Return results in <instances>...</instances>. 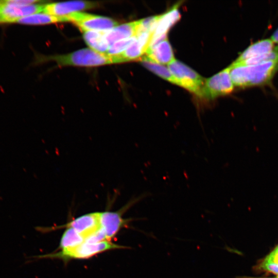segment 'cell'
I'll use <instances>...</instances> for the list:
<instances>
[{
  "instance_id": "1",
  "label": "cell",
  "mask_w": 278,
  "mask_h": 278,
  "mask_svg": "<svg viewBox=\"0 0 278 278\" xmlns=\"http://www.w3.org/2000/svg\"><path fill=\"white\" fill-rule=\"evenodd\" d=\"M229 72L234 86L247 87L269 83L278 70V61H269L254 65L232 63Z\"/></svg>"
},
{
  "instance_id": "2",
  "label": "cell",
  "mask_w": 278,
  "mask_h": 278,
  "mask_svg": "<svg viewBox=\"0 0 278 278\" xmlns=\"http://www.w3.org/2000/svg\"><path fill=\"white\" fill-rule=\"evenodd\" d=\"M127 248L129 249L130 248L113 243L110 240H108L97 242L84 241L79 246L71 249L59 250L57 252L39 255L34 257L38 259H58L63 262H68L72 259H85L106 251Z\"/></svg>"
},
{
  "instance_id": "3",
  "label": "cell",
  "mask_w": 278,
  "mask_h": 278,
  "mask_svg": "<svg viewBox=\"0 0 278 278\" xmlns=\"http://www.w3.org/2000/svg\"><path fill=\"white\" fill-rule=\"evenodd\" d=\"M44 59L62 66H96L120 63L117 55L109 56L91 48H84L66 55L47 56Z\"/></svg>"
},
{
  "instance_id": "4",
  "label": "cell",
  "mask_w": 278,
  "mask_h": 278,
  "mask_svg": "<svg viewBox=\"0 0 278 278\" xmlns=\"http://www.w3.org/2000/svg\"><path fill=\"white\" fill-rule=\"evenodd\" d=\"M148 195V194L145 193L138 197H134L119 210L106 211L100 212V231L106 240H110L122 228L127 227L131 221L135 220L133 218L125 219L123 216L131 206Z\"/></svg>"
},
{
  "instance_id": "5",
  "label": "cell",
  "mask_w": 278,
  "mask_h": 278,
  "mask_svg": "<svg viewBox=\"0 0 278 278\" xmlns=\"http://www.w3.org/2000/svg\"><path fill=\"white\" fill-rule=\"evenodd\" d=\"M168 68L177 85L200 97L205 81L203 78L189 66L176 59L168 64Z\"/></svg>"
},
{
  "instance_id": "6",
  "label": "cell",
  "mask_w": 278,
  "mask_h": 278,
  "mask_svg": "<svg viewBox=\"0 0 278 278\" xmlns=\"http://www.w3.org/2000/svg\"><path fill=\"white\" fill-rule=\"evenodd\" d=\"M234 86L230 75L229 67H228L212 77L205 79L199 97L208 100L226 95L233 91Z\"/></svg>"
},
{
  "instance_id": "7",
  "label": "cell",
  "mask_w": 278,
  "mask_h": 278,
  "mask_svg": "<svg viewBox=\"0 0 278 278\" xmlns=\"http://www.w3.org/2000/svg\"><path fill=\"white\" fill-rule=\"evenodd\" d=\"M83 32L89 31H106L117 26L114 20L107 17L82 12H75L64 16Z\"/></svg>"
},
{
  "instance_id": "8",
  "label": "cell",
  "mask_w": 278,
  "mask_h": 278,
  "mask_svg": "<svg viewBox=\"0 0 278 278\" xmlns=\"http://www.w3.org/2000/svg\"><path fill=\"white\" fill-rule=\"evenodd\" d=\"M44 7L39 4L18 5L4 1L0 6V16L3 23H15L21 18L43 12Z\"/></svg>"
},
{
  "instance_id": "9",
  "label": "cell",
  "mask_w": 278,
  "mask_h": 278,
  "mask_svg": "<svg viewBox=\"0 0 278 278\" xmlns=\"http://www.w3.org/2000/svg\"><path fill=\"white\" fill-rule=\"evenodd\" d=\"M100 212L89 213L78 216L64 225L56 228H71L85 238L100 230Z\"/></svg>"
},
{
  "instance_id": "10",
  "label": "cell",
  "mask_w": 278,
  "mask_h": 278,
  "mask_svg": "<svg viewBox=\"0 0 278 278\" xmlns=\"http://www.w3.org/2000/svg\"><path fill=\"white\" fill-rule=\"evenodd\" d=\"M178 6L175 5L168 11L160 15L148 47L167 39L168 30L180 19Z\"/></svg>"
},
{
  "instance_id": "11",
  "label": "cell",
  "mask_w": 278,
  "mask_h": 278,
  "mask_svg": "<svg viewBox=\"0 0 278 278\" xmlns=\"http://www.w3.org/2000/svg\"><path fill=\"white\" fill-rule=\"evenodd\" d=\"M98 4L88 1H71L51 3L44 5L45 13L57 16H64L78 11L96 7Z\"/></svg>"
},
{
  "instance_id": "12",
  "label": "cell",
  "mask_w": 278,
  "mask_h": 278,
  "mask_svg": "<svg viewBox=\"0 0 278 278\" xmlns=\"http://www.w3.org/2000/svg\"><path fill=\"white\" fill-rule=\"evenodd\" d=\"M276 50H278V46H275L270 38L262 39L249 45L234 62H241Z\"/></svg>"
},
{
  "instance_id": "13",
  "label": "cell",
  "mask_w": 278,
  "mask_h": 278,
  "mask_svg": "<svg viewBox=\"0 0 278 278\" xmlns=\"http://www.w3.org/2000/svg\"><path fill=\"white\" fill-rule=\"evenodd\" d=\"M146 54L149 59L162 65L168 64L175 60L172 48L167 39L149 47Z\"/></svg>"
},
{
  "instance_id": "14",
  "label": "cell",
  "mask_w": 278,
  "mask_h": 278,
  "mask_svg": "<svg viewBox=\"0 0 278 278\" xmlns=\"http://www.w3.org/2000/svg\"><path fill=\"white\" fill-rule=\"evenodd\" d=\"M139 24L140 20L117 25L104 31V37L110 46L116 42L135 36Z\"/></svg>"
},
{
  "instance_id": "15",
  "label": "cell",
  "mask_w": 278,
  "mask_h": 278,
  "mask_svg": "<svg viewBox=\"0 0 278 278\" xmlns=\"http://www.w3.org/2000/svg\"><path fill=\"white\" fill-rule=\"evenodd\" d=\"M83 39L91 49L105 54L109 45L104 37V31H89L83 32Z\"/></svg>"
},
{
  "instance_id": "16",
  "label": "cell",
  "mask_w": 278,
  "mask_h": 278,
  "mask_svg": "<svg viewBox=\"0 0 278 278\" xmlns=\"http://www.w3.org/2000/svg\"><path fill=\"white\" fill-rule=\"evenodd\" d=\"M68 22L65 16H57L45 13H38L19 19L15 23L25 25H44Z\"/></svg>"
},
{
  "instance_id": "17",
  "label": "cell",
  "mask_w": 278,
  "mask_h": 278,
  "mask_svg": "<svg viewBox=\"0 0 278 278\" xmlns=\"http://www.w3.org/2000/svg\"><path fill=\"white\" fill-rule=\"evenodd\" d=\"M85 241L84 237L73 228H66L63 233L58 249L65 250L74 248Z\"/></svg>"
},
{
  "instance_id": "18",
  "label": "cell",
  "mask_w": 278,
  "mask_h": 278,
  "mask_svg": "<svg viewBox=\"0 0 278 278\" xmlns=\"http://www.w3.org/2000/svg\"><path fill=\"white\" fill-rule=\"evenodd\" d=\"M142 64L160 77L177 85L175 78L172 76L168 68L162 64L157 63L149 59L146 56L140 59Z\"/></svg>"
},
{
  "instance_id": "19",
  "label": "cell",
  "mask_w": 278,
  "mask_h": 278,
  "mask_svg": "<svg viewBox=\"0 0 278 278\" xmlns=\"http://www.w3.org/2000/svg\"><path fill=\"white\" fill-rule=\"evenodd\" d=\"M136 39V36L125 39L115 42L109 47L106 53L109 56H116L124 51Z\"/></svg>"
},
{
  "instance_id": "20",
  "label": "cell",
  "mask_w": 278,
  "mask_h": 278,
  "mask_svg": "<svg viewBox=\"0 0 278 278\" xmlns=\"http://www.w3.org/2000/svg\"><path fill=\"white\" fill-rule=\"evenodd\" d=\"M6 2L18 5H29L32 4H38L41 1H32V0H9L5 1Z\"/></svg>"
},
{
  "instance_id": "21",
  "label": "cell",
  "mask_w": 278,
  "mask_h": 278,
  "mask_svg": "<svg viewBox=\"0 0 278 278\" xmlns=\"http://www.w3.org/2000/svg\"><path fill=\"white\" fill-rule=\"evenodd\" d=\"M270 39L275 44H278V28L273 32Z\"/></svg>"
},
{
  "instance_id": "22",
  "label": "cell",
  "mask_w": 278,
  "mask_h": 278,
  "mask_svg": "<svg viewBox=\"0 0 278 278\" xmlns=\"http://www.w3.org/2000/svg\"><path fill=\"white\" fill-rule=\"evenodd\" d=\"M246 278H256V277H246ZM260 278H278V275L273 277H260Z\"/></svg>"
},
{
  "instance_id": "23",
  "label": "cell",
  "mask_w": 278,
  "mask_h": 278,
  "mask_svg": "<svg viewBox=\"0 0 278 278\" xmlns=\"http://www.w3.org/2000/svg\"><path fill=\"white\" fill-rule=\"evenodd\" d=\"M0 23H3V22H2V19H1V16H0Z\"/></svg>"
},
{
  "instance_id": "24",
  "label": "cell",
  "mask_w": 278,
  "mask_h": 278,
  "mask_svg": "<svg viewBox=\"0 0 278 278\" xmlns=\"http://www.w3.org/2000/svg\"><path fill=\"white\" fill-rule=\"evenodd\" d=\"M2 4V1H0V6Z\"/></svg>"
}]
</instances>
